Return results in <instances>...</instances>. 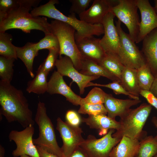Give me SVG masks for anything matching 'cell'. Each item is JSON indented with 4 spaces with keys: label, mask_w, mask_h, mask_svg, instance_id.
I'll use <instances>...</instances> for the list:
<instances>
[{
    "label": "cell",
    "mask_w": 157,
    "mask_h": 157,
    "mask_svg": "<svg viewBox=\"0 0 157 157\" xmlns=\"http://www.w3.org/2000/svg\"><path fill=\"white\" fill-rule=\"evenodd\" d=\"M141 102L140 99H119L114 98L110 94L106 93L104 105L107 110L108 116L113 119L117 116L120 118L129 111L130 108Z\"/></svg>",
    "instance_id": "18"
},
{
    "label": "cell",
    "mask_w": 157,
    "mask_h": 157,
    "mask_svg": "<svg viewBox=\"0 0 157 157\" xmlns=\"http://www.w3.org/2000/svg\"><path fill=\"white\" fill-rule=\"evenodd\" d=\"M41 1L19 0V6L0 20V32L17 29L26 33H30L32 30H37L43 32L45 35L51 33L50 24L46 17H33L29 12L32 7H37Z\"/></svg>",
    "instance_id": "2"
},
{
    "label": "cell",
    "mask_w": 157,
    "mask_h": 157,
    "mask_svg": "<svg viewBox=\"0 0 157 157\" xmlns=\"http://www.w3.org/2000/svg\"><path fill=\"white\" fill-rule=\"evenodd\" d=\"M5 149L4 147L0 144V157H4Z\"/></svg>",
    "instance_id": "42"
},
{
    "label": "cell",
    "mask_w": 157,
    "mask_h": 157,
    "mask_svg": "<svg viewBox=\"0 0 157 157\" xmlns=\"http://www.w3.org/2000/svg\"><path fill=\"white\" fill-rule=\"evenodd\" d=\"M139 141L124 136L112 149L109 157H135L139 149Z\"/></svg>",
    "instance_id": "21"
},
{
    "label": "cell",
    "mask_w": 157,
    "mask_h": 157,
    "mask_svg": "<svg viewBox=\"0 0 157 157\" xmlns=\"http://www.w3.org/2000/svg\"><path fill=\"white\" fill-rule=\"evenodd\" d=\"M69 157H89L80 147L75 150Z\"/></svg>",
    "instance_id": "40"
},
{
    "label": "cell",
    "mask_w": 157,
    "mask_h": 157,
    "mask_svg": "<svg viewBox=\"0 0 157 157\" xmlns=\"http://www.w3.org/2000/svg\"><path fill=\"white\" fill-rule=\"evenodd\" d=\"M141 15L139 34L135 43H138L153 30L157 28V15L148 0H136Z\"/></svg>",
    "instance_id": "14"
},
{
    "label": "cell",
    "mask_w": 157,
    "mask_h": 157,
    "mask_svg": "<svg viewBox=\"0 0 157 157\" xmlns=\"http://www.w3.org/2000/svg\"><path fill=\"white\" fill-rule=\"evenodd\" d=\"M117 0H94L90 7L79 15L80 20L92 25L102 24Z\"/></svg>",
    "instance_id": "15"
},
{
    "label": "cell",
    "mask_w": 157,
    "mask_h": 157,
    "mask_svg": "<svg viewBox=\"0 0 157 157\" xmlns=\"http://www.w3.org/2000/svg\"><path fill=\"white\" fill-rule=\"evenodd\" d=\"M115 131L114 129H110L106 134L99 139L89 135L80 147L89 157H109L113 148L121 139L112 136Z\"/></svg>",
    "instance_id": "9"
},
{
    "label": "cell",
    "mask_w": 157,
    "mask_h": 157,
    "mask_svg": "<svg viewBox=\"0 0 157 157\" xmlns=\"http://www.w3.org/2000/svg\"><path fill=\"white\" fill-rule=\"evenodd\" d=\"M136 75L141 90L150 91L155 77L146 63L136 69Z\"/></svg>",
    "instance_id": "28"
},
{
    "label": "cell",
    "mask_w": 157,
    "mask_h": 157,
    "mask_svg": "<svg viewBox=\"0 0 157 157\" xmlns=\"http://www.w3.org/2000/svg\"><path fill=\"white\" fill-rule=\"evenodd\" d=\"M115 16L111 12L104 19L102 24L104 36L100 39V44L106 54L117 56L120 46L119 35L114 22Z\"/></svg>",
    "instance_id": "13"
},
{
    "label": "cell",
    "mask_w": 157,
    "mask_h": 157,
    "mask_svg": "<svg viewBox=\"0 0 157 157\" xmlns=\"http://www.w3.org/2000/svg\"><path fill=\"white\" fill-rule=\"evenodd\" d=\"M106 94L101 88L95 87L90 91L85 98H82L80 104H104Z\"/></svg>",
    "instance_id": "31"
},
{
    "label": "cell",
    "mask_w": 157,
    "mask_h": 157,
    "mask_svg": "<svg viewBox=\"0 0 157 157\" xmlns=\"http://www.w3.org/2000/svg\"><path fill=\"white\" fill-rule=\"evenodd\" d=\"M150 91L157 98V77L155 78Z\"/></svg>",
    "instance_id": "41"
},
{
    "label": "cell",
    "mask_w": 157,
    "mask_h": 157,
    "mask_svg": "<svg viewBox=\"0 0 157 157\" xmlns=\"http://www.w3.org/2000/svg\"><path fill=\"white\" fill-rule=\"evenodd\" d=\"M121 22L116 21V26L119 35L120 46L117 57L126 67L137 69L146 63L143 54L129 34L121 26Z\"/></svg>",
    "instance_id": "7"
},
{
    "label": "cell",
    "mask_w": 157,
    "mask_h": 157,
    "mask_svg": "<svg viewBox=\"0 0 157 157\" xmlns=\"http://www.w3.org/2000/svg\"><path fill=\"white\" fill-rule=\"evenodd\" d=\"M72 4L69 12L70 14H82L86 10L92 0H70Z\"/></svg>",
    "instance_id": "37"
},
{
    "label": "cell",
    "mask_w": 157,
    "mask_h": 157,
    "mask_svg": "<svg viewBox=\"0 0 157 157\" xmlns=\"http://www.w3.org/2000/svg\"><path fill=\"white\" fill-rule=\"evenodd\" d=\"M82 122L85 123L91 129H99V134L100 136L106 135L110 129L117 130L120 126L119 122L105 114L90 115L87 118L83 117Z\"/></svg>",
    "instance_id": "20"
},
{
    "label": "cell",
    "mask_w": 157,
    "mask_h": 157,
    "mask_svg": "<svg viewBox=\"0 0 157 157\" xmlns=\"http://www.w3.org/2000/svg\"><path fill=\"white\" fill-rule=\"evenodd\" d=\"M78 110L79 113L88 114L89 115L107 114L104 104H81Z\"/></svg>",
    "instance_id": "32"
},
{
    "label": "cell",
    "mask_w": 157,
    "mask_h": 157,
    "mask_svg": "<svg viewBox=\"0 0 157 157\" xmlns=\"http://www.w3.org/2000/svg\"><path fill=\"white\" fill-rule=\"evenodd\" d=\"M35 45L38 51L44 49L49 50L53 49H60V45L58 38L52 33L45 35V37L39 42L35 43Z\"/></svg>",
    "instance_id": "33"
},
{
    "label": "cell",
    "mask_w": 157,
    "mask_h": 157,
    "mask_svg": "<svg viewBox=\"0 0 157 157\" xmlns=\"http://www.w3.org/2000/svg\"><path fill=\"white\" fill-rule=\"evenodd\" d=\"M56 129L63 142L61 147L63 157H69L84 141L82 136L83 131L79 126L71 125L59 117L57 119Z\"/></svg>",
    "instance_id": "10"
},
{
    "label": "cell",
    "mask_w": 157,
    "mask_h": 157,
    "mask_svg": "<svg viewBox=\"0 0 157 157\" xmlns=\"http://www.w3.org/2000/svg\"><path fill=\"white\" fill-rule=\"evenodd\" d=\"M0 115L8 122H16L24 128L34 126L33 113L23 92L10 83L0 81Z\"/></svg>",
    "instance_id": "1"
},
{
    "label": "cell",
    "mask_w": 157,
    "mask_h": 157,
    "mask_svg": "<svg viewBox=\"0 0 157 157\" xmlns=\"http://www.w3.org/2000/svg\"><path fill=\"white\" fill-rule=\"evenodd\" d=\"M19 157H32L30 156L26 155H24L21 156Z\"/></svg>",
    "instance_id": "45"
},
{
    "label": "cell",
    "mask_w": 157,
    "mask_h": 157,
    "mask_svg": "<svg viewBox=\"0 0 157 157\" xmlns=\"http://www.w3.org/2000/svg\"><path fill=\"white\" fill-rule=\"evenodd\" d=\"M58 3V0H50L44 5L34 8L30 13L33 17L44 16L70 25L76 30L75 38L76 42L86 37L94 35L99 36L104 34L102 24L92 25L88 24L78 19L74 14H70L66 16L55 7V4Z\"/></svg>",
    "instance_id": "3"
},
{
    "label": "cell",
    "mask_w": 157,
    "mask_h": 157,
    "mask_svg": "<svg viewBox=\"0 0 157 157\" xmlns=\"http://www.w3.org/2000/svg\"><path fill=\"white\" fill-rule=\"evenodd\" d=\"M120 83L127 91L139 97L141 89L136 75V69L124 67L120 78Z\"/></svg>",
    "instance_id": "24"
},
{
    "label": "cell",
    "mask_w": 157,
    "mask_h": 157,
    "mask_svg": "<svg viewBox=\"0 0 157 157\" xmlns=\"http://www.w3.org/2000/svg\"><path fill=\"white\" fill-rule=\"evenodd\" d=\"M19 5V0H0V20Z\"/></svg>",
    "instance_id": "36"
},
{
    "label": "cell",
    "mask_w": 157,
    "mask_h": 157,
    "mask_svg": "<svg viewBox=\"0 0 157 157\" xmlns=\"http://www.w3.org/2000/svg\"><path fill=\"white\" fill-rule=\"evenodd\" d=\"M48 74L39 67L36 76L27 83L26 91L28 93L42 94L47 92L48 82L47 78Z\"/></svg>",
    "instance_id": "25"
},
{
    "label": "cell",
    "mask_w": 157,
    "mask_h": 157,
    "mask_svg": "<svg viewBox=\"0 0 157 157\" xmlns=\"http://www.w3.org/2000/svg\"><path fill=\"white\" fill-rule=\"evenodd\" d=\"M99 64L120 80L125 66L117 56L106 54L105 56Z\"/></svg>",
    "instance_id": "27"
},
{
    "label": "cell",
    "mask_w": 157,
    "mask_h": 157,
    "mask_svg": "<svg viewBox=\"0 0 157 157\" xmlns=\"http://www.w3.org/2000/svg\"><path fill=\"white\" fill-rule=\"evenodd\" d=\"M92 86L105 87L112 89L116 94H123L128 96L131 99H139V97L135 96L127 91L119 81H113L112 83L106 84H102L94 83L90 82L88 85V87Z\"/></svg>",
    "instance_id": "34"
},
{
    "label": "cell",
    "mask_w": 157,
    "mask_h": 157,
    "mask_svg": "<svg viewBox=\"0 0 157 157\" xmlns=\"http://www.w3.org/2000/svg\"><path fill=\"white\" fill-rule=\"evenodd\" d=\"M152 106L143 103L134 109H130L123 117L120 118L119 129L112 136L122 138L126 136L139 141L147 136L143 128L151 112Z\"/></svg>",
    "instance_id": "4"
},
{
    "label": "cell",
    "mask_w": 157,
    "mask_h": 157,
    "mask_svg": "<svg viewBox=\"0 0 157 157\" xmlns=\"http://www.w3.org/2000/svg\"><path fill=\"white\" fill-rule=\"evenodd\" d=\"M140 95L146 99L149 104L157 110V98L150 91L141 90Z\"/></svg>",
    "instance_id": "39"
},
{
    "label": "cell",
    "mask_w": 157,
    "mask_h": 157,
    "mask_svg": "<svg viewBox=\"0 0 157 157\" xmlns=\"http://www.w3.org/2000/svg\"><path fill=\"white\" fill-rule=\"evenodd\" d=\"M151 122L157 129V117H153L151 119ZM156 136L157 137V135Z\"/></svg>",
    "instance_id": "43"
},
{
    "label": "cell",
    "mask_w": 157,
    "mask_h": 157,
    "mask_svg": "<svg viewBox=\"0 0 157 157\" xmlns=\"http://www.w3.org/2000/svg\"><path fill=\"white\" fill-rule=\"evenodd\" d=\"M100 39L91 36L76 42L83 59L91 60L98 64L101 62L106 53L100 44Z\"/></svg>",
    "instance_id": "17"
},
{
    "label": "cell",
    "mask_w": 157,
    "mask_h": 157,
    "mask_svg": "<svg viewBox=\"0 0 157 157\" xmlns=\"http://www.w3.org/2000/svg\"><path fill=\"white\" fill-rule=\"evenodd\" d=\"M35 43L28 42L22 47L15 46L17 58L23 62L28 73L33 78L35 76L33 70V61L35 57L38 55L39 51L36 48Z\"/></svg>",
    "instance_id": "22"
},
{
    "label": "cell",
    "mask_w": 157,
    "mask_h": 157,
    "mask_svg": "<svg viewBox=\"0 0 157 157\" xmlns=\"http://www.w3.org/2000/svg\"><path fill=\"white\" fill-rule=\"evenodd\" d=\"M66 122L71 125L74 126H79L82 122L78 114L75 111L69 110L67 111L65 115Z\"/></svg>",
    "instance_id": "38"
},
{
    "label": "cell",
    "mask_w": 157,
    "mask_h": 157,
    "mask_svg": "<svg viewBox=\"0 0 157 157\" xmlns=\"http://www.w3.org/2000/svg\"><path fill=\"white\" fill-rule=\"evenodd\" d=\"M55 66L57 71L62 76L69 77L77 84L81 95L83 94L85 88L88 87L91 81L100 77L96 76H88L81 74L75 68L71 59L65 56H59Z\"/></svg>",
    "instance_id": "12"
},
{
    "label": "cell",
    "mask_w": 157,
    "mask_h": 157,
    "mask_svg": "<svg viewBox=\"0 0 157 157\" xmlns=\"http://www.w3.org/2000/svg\"><path fill=\"white\" fill-rule=\"evenodd\" d=\"M15 58L0 56V78L1 81L10 83L14 73L13 67Z\"/></svg>",
    "instance_id": "30"
},
{
    "label": "cell",
    "mask_w": 157,
    "mask_h": 157,
    "mask_svg": "<svg viewBox=\"0 0 157 157\" xmlns=\"http://www.w3.org/2000/svg\"><path fill=\"white\" fill-rule=\"evenodd\" d=\"M11 35L5 32H0V55L17 60L15 46L12 43Z\"/></svg>",
    "instance_id": "29"
},
{
    "label": "cell",
    "mask_w": 157,
    "mask_h": 157,
    "mask_svg": "<svg viewBox=\"0 0 157 157\" xmlns=\"http://www.w3.org/2000/svg\"><path fill=\"white\" fill-rule=\"evenodd\" d=\"M136 0H118L111 11L127 28L129 35L135 42L138 37L140 22Z\"/></svg>",
    "instance_id": "8"
},
{
    "label": "cell",
    "mask_w": 157,
    "mask_h": 157,
    "mask_svg": "<svg viewBox=\"0 0 157 157\" xmlns=\"http://www.w3.org/2000/svg\"><path fill=\"white\" fill-rule=\"evenodd\" d=\"M154 3L155 5L154 8L157 15V0H155L154 1Z\"/></svg>",
    "instance_id": "44"
},
{
    "label": "cell",
    "mask_w": 157,
    "mask_h": 157,
    "mask_svg": "<svg viewBox=\"0 0 157 157\" xmlns=\"http://www.w3.org/2000/svg\"><path fill=\"white\" fill-rule=\"evenodd\" d=\"M142 41L141 51L146 63L156 78L157 77V28L147 35Z\"/></svg>",
    "instance_id": "19"
},
{
    "label": "cell",
    "mask_w": 157,
    "mask_h": 157,
    "mask_svg": "<svg viewBox=\"0 0 157 157\" xmlns=\"http://www.w3.org/2000/svg\"><path fill=\"white\" fill-rule=\"evenodd\" d=\"M47 92L50 94L62 95L66 98L67 101L75 106L80 105L82 98L72 91L66 83L63 76L56 70L48 82Z\"/></svg>",
    "instance_id": "16"
},
{
    "label": "cell",
    "mask_w": 157,
    "mask_h": 157,
    "mask_svg": "<svg viewBox=\"0 0 157 157\" xmlns=\"http://www.w3.org/2000/svg\"><path fill=\"white\" fill-rule=\"evenodd\" d=\"M153 157H157V154L155 155Z\"/></svg>",
    "instance_id": "46"
},
{
    "label": "cell",
    "mask_w": 157,
    "mask_h": 157,
    "mask_svg": "<svg viewBox=\"0 0 157 157\" xmlns=\"http://www.w3.org/2000/svg\"><path fill=\"white\" fill-rule=\"evenodd\" d=\"M135 157H153L157 154V137L147 136L139 141Z\"/></svg>",
    "instance_id": "26"
},
{
    "label": "cell",
    "mask_w": 157,
    "mask_h": 157,
    "mask_svg": "<svg viewBox=\"0 0 157 157\" xmlns=\"http://www.w3.org/2000/svg\"><path fill=\"white\" fill-rule=\"evenodd\" d=\"M49 50L48 55L39 66L48 74L55 66L58 56H59L60 49H53Z\"/></svg>",
    "instance_id": "35"
},
{
    "label": "cell",
    "mask_w": 157,
    "mask_h": 157,
    "mask_svg": "<svg viewBox=\"0 0 157 157\" xmlns=\"http://www.w3.org/2000/svg\"><path fill=\"white\" fill-rule=\"evenodd\" d=\"M34 131L33 126L31 125L22 131L13 130L10 132L9 140L10 141H13L16 145V149L12 153L13 157L26 155L32 157H40L36 145L33 142Z\"/></svg>",
    "instance_id": "11"
},
{
    "label": "cell",
    "mask_w": 157,
    "mask_h": 157,
    "mask_svg": "<svg viewBox=\"0 0 157 157\" xmlns=\"http://www.w3.org/2000/svg\"><path fill=\"white\" fill-rule=\"evenodd\" d=\"M79 72L88 76H96L106 77L113 81H119V79L113 75L99 64L91 60L83 59L82 68Z\"/></svg>",
    "instance_id": "23"
},
{
    "label": "cell",
    "mask_w": 157,
    "mask_h": 157,
    "mask_svg": "<svg viewBox=\"0 0 157 157\" xmlns=\"http://www.w3.org/2000/svg\"><path fill=\"white\" fill-rule=\"evenodd\" d=\"M35 121L39 130L38 138L33 139L34 144L58 157H63L61 149L57 142L55 131L51 120L47 115L44 103L39 101Z\"/></svg>",
    "instance_id": "6"
},
{
    "label": "cell",
    "mask_w": 157,
    "mask_h": 157,
    "mask_svg": "<svg viewBox=\"0 0 157 157\" xmlns=\"http://www.w3.org/2000/svg\"><path fill=\"white\" fill-rule=\"evenodd\" d=\"M51 33L58 38L60 45L59 56L69 58L78 71L82 68L83 58L78 48L75 38V29L65 23L54 20L50 23Z\"/></svg>",
    "instance_id": "5"
}]
</instances>
